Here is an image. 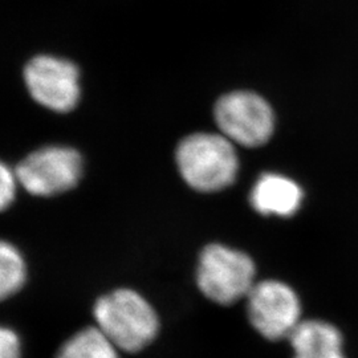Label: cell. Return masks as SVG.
<instances>
[{
    "mask_svg": "<svg viewBox=\"0 0 358 358\" xmlns=\"http://www.w3.org/2000/svg\"><path fill=\"white\" fill-rule=\"evenodd\" d=\"M97 327L120 350L140 352L150 345L159 331L154 308L133 289H115L101 296L93 308Z\"/></svg>",
    "mask_w": 358,
    "mask_h": 358,
    "instance_id": "obj_1",
    "label": "cell"
},
{
    "mask_svg": "<svg viewBox=\"0 0 358 358\" xmlns=\"http://www.w3.org/2000/svg\"><path fill=\"white\" fill-rule=\"evenodd\" d=\"M176 159L182 178L201 192L226 189L239 170L234 142L223 134L195 133L186 137L177 148Z\"/></svg>",
    "mask_w": 358,
    "mask_h": 358,
    "instance_id": "obj_2",
    "label": "cell"
},
{
    "mask_svg": "<svg viewBox=\"0 0 358 358\" xmlns=\"http://www.w3.org/2000/svg\"><path fill=\"white\" fill-rule=\"evenodd\" d=\"M255 275L250 256L222 244H210L199 256L196 284L208 300L231 306L250 294Z\"/></svg>",
    "mask_w": 358,
    "mask_h": 358,
    "instance_id": "obj_3",
    "label": "cell"
},
{
    "mask_svg": "<svg viewBox=\"0 0 358 358\" xmlns=\"http://www.w3.org/2000/svg\"><path fill=\"white\" fill-rule=\"evenodd\" d=\"M214 113L222 134L245 148L267 143L275 129L269 103L252 92H232L220 97Z\"/></svg>",
    "mask_w": 358,
    "mask_h": 358,
    "instance_id": "obj_4",
    "label": "cell"
},
{
    "mask_svg": "<svg viewBox=\"0 0 358 358\" xmlns=\"http://www.w3.org/2000/svg\"><path fill=\"white\" fill-rule=\"evenodd\" d=\"M247 316L256 332L269 341L288 338L301 322V301L279 280L255 282L247 294Z\"/></svg>",
    "mask_w": 358,
    "mask_h": 358,
    "instance_id": "obj_5",
    "label": "cell"
},
{
    "mask_svg": "<svg viewBox=\"0 0 358 358\" xmlns=\"http://www.w3.org/2000/svg\"><path fill=\"white\" fill-rule=\"evenodd\" d=\"M15 173L29 194L51 196L76 186L83 174V158L72 148L44 146L27 155Z\"/></svg>",
    "mask_w": 358,
    "mask_h": 358,
    "instance_id": "obj_6",
    "label": "cell"
},
{
    "mask_svg": "<svg viewBox=\"0 0 358 358\" xmlns=\"http://www.w3.org/2000/svg\"><path fill=\"white\" fill-rule=\"evenodd\" d=\"M27 88L32 99L53 112L66 113L80 100V73L73 63L41 55L34 57L24 69Z\"/></svg>",
    "mask_w": 358,
    "mask_h": 358,
    "instance_id": "obj_7",
    "label": "cell"
},
{
    "mask_svg": "<svg viewBox=\"0 0 358 358\" xmlns=\"http://www.w3.org/2000/svg\"><path fill=\"white\" fill-rule=\"evenodd\" d=\"M250 201L262 215L292 217L303 202V190L292 179L268 173L257 179Z\"/></svg>",
    "mask_w": 358,
    "mask_h": 358,
    "instance_id": "obj_8",
    "label": "cell"
},
{
    "mask_svg": "<svg viewBox=\"0 0 358 358\" xmlns=\"http://www.w3.org/2000/svg\"><path fill=\"white\" fill-rule=\"evenodd\" d=\"M294 358H346L341 331L324 320H303L288 337Z\"/></svg>",
    "mask_w": 358,
    "mask_h": 358,
    "instance_id": "obj_9",
    "label": "cell"
},
{
    "mask_svg": "<svg viewBox=\"0 0 358 358\" xmlns=\"http://www.w3.org/2000/svg\"><path fill=\"white\" fill-rule=\"evenodd\" d=\"M118 350L99 327H88L68 338L56 358H120Z\"/></svg>",
    "mask_w": 358,
    "mask_h": 358,
    "instance_id": "obj_10",
    "label": "cell"
},
{
    "mask_svg": "<svg viewBox=\"0 0 358 358\" xmlns=\"http://www.w3.org/2000/svg\"><path fill=\"white\" fill-rule=\"evenodd\" d=\"M26 262L19 250L0 241V300L16 294L26 282Z\"/></svg>",
    "mask_w": 358,
    "mask_h": 358,
    "instance_id": "obj_11",
    "label": "cell"
},
{
    "mask_svg": "<svg viewBox=\"0 0 358 358\" xmlns=\"http://www.w3.org/2000/svg\"><path fill=\"white\" fill-rule=\"evenodd\" d=\"M17 183L16 173L0 161V213L13 205Z\"/></svg>",
    "mask_w": 358,
    "mask_h": 358,
    "instance_id": "obj_12",
    "label": "cell"
},
{
    "mask_svg": "<svg viewBox=\"0 0 358 358\" xmlns=\"http://www.w3.org/2000/svg\"><path fill=\"white\" fill-rule=\"evenodd\" d=\"M22 357L20 338L13 329L0 327V358Z\"/></svg>",
    "mask_w": 358,
    "mask_h": 358,
    "instance_id": "obj_13",
    "label": "cell"
}]
</instances>
